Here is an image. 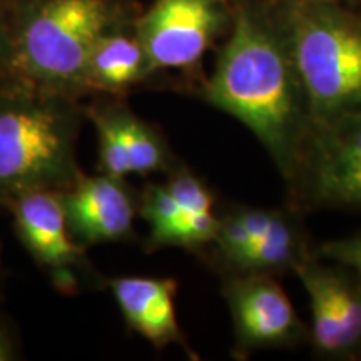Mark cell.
I'll list each match as a JSON object with an SVG mask.
<instances>
[{"instance_id": "6da1fadb", "label": "cell", "mask_w": 361, "mask_h": 361, "mask_svg": "<svg viewBox=\"0 0 361 361\" xmlns=\"http://www.w3.org/2000/svg\"><path fill=\"white\" fill-rule=\"evenodd\" d=\"M231 8V35L202 97L241 121L291 186L311 116L281 17L271 0H236Z\"/></svg>"}, {"instance_id": "7a4b0ae2", "label": "cell", "mask_w": 361, "mask_h": 361, "mask_svg": "<svg viewBox=\"0 0 361 361\" xmlns=\"http://www.w3.org/2000/svg\"><path fill=\"white\" fill-rule=\"evenodd\" d=\"M80 101L13 80L0 89V206L32 191H64L82 174L75 159Z\"/></svg>"}, {"instance_id": "3957f363", "label": "cell", "mask_w": 361, "mask_h": 361, "mask_svg": "<svg viewBox=\"0 0 361 361\" xmlns=\"http://www.w3.org/2000/svg\"><path fill=\"white\" fill-rule=\"evenodd\" d=\"M133 20L119 0H16L13 78L80 101L89 94L85 67L94 44Z\"/></svg>"}, {"instance_id": "277c9868", "label": "cell", "mask_w": 361, "mask_h": 361, "mask_svg": "<svg viewBox=\"0 0 361 361\" xmlns=\"http://www.w3.org/2000/svg\"><path fill=\"white\" fill-rule=\"evenodd\" d=\"M274 4L311 123L361 109V22L356 8L343 0Z\"/></svg>"}, {"instance_id": "5b68a950", "label": "cell", "mask_w": 361, "mask_h": 361, "mask_svg": "<svg viewBox=\"0 0 361 361\" xmlns=\"http://www.w3.org/2000/svg\"><path fill=\"white\" fill-rule=\"evenodd\" d=\"M290 189L301 206L361 213V109L311 123Z\"/></svg>"}, {"instance_id": "8992f818", "label": "cell", "mask_w": 361, "mask_h": 361, "mask_svg": "<svg viewBox=\"0 0 361 361\" xmlns=\"http://www.w3.org/2000/svg\"><path fill=\"white\" fill-rule=\"evenodd\" d=\"M4 207L11 211L17 239L54 290L74 296L101 279L85 247L71 234L59 191L42 189L20 194Z\"/></svg>"}, {"instance_id": "52a82bcc", "label": "cell", "mask_w": 361, "mask_h": 361, "mask_svg": "<svg viewBox=\"0 0 361 361\" xmlns=\"http://www.w3.org/2000/svg\"><path fill=\"white\" fill-rule=\"evenodd\" d=\"M231 12L228 0H154L133 20L152 74L192 69L231 22Z\"/></svg>"}, {"instance_id": "ba28073f", "label": "cell", "mask_w": 361, "mask_h": 361, "mask_svg": "<svg viewBox=\"0 0 361 361\" xmlns=\"http://www.w3.org/2000/svg\"><path fill=\"white\" fill-rule=\"evenodd\" d=\"M291 271L310 296L316 351L326 358H361V290L350 271L310 255Z\"/></svg>"}, {"instance_id": "9c48e42d", "label": "cell", "mask_w": 361, "mask_h": 361, "mask_svg": "<svg viewBox=\"0 0 361 361\" xmlns=\"http://www.w3.org/2000/svg\"><path fill=\"white\" fill-rule=\"evenodd\" d=\"M239 353L296 345L305 335L291 300L268 273H238L224 284Z\"/></svg>"}, {"instance_id": "30bf717a", "label": "cell", "mask_w": 361, "mask_h": 361, "mask_svg": "<svg viewBox=\"0 0 361 361\" xmlns=\"http://www.w3.org/2000/svg\"><path fill=\"white\" fill-rule=\"evenodd\" d=\"M84 116L94 124L99 141V173L128 178L169 171L173 164L168 144L157 129L134 114L121 97L84 107Z\"/></svg>"}, {"instance_id": "8fae6325", "label": "cell", "mask_w": 361, "mask_h": 361, "mask_svg": "<svg viewBox=\"0 0 361 361\" xmlns=\"http://www.w3.org/2000/svg\"><path fill=\"white\" fill-rule=\"evenodd\" d=\"M59 196L71 234L85 250L134 238L139 196L124 178L82 173Z\"/></svg>"}, {"instance_id": "7c38bea8", "label": "cell", "mask_w": 361, "mask_h": 361, "mask_svg": "<svg viewBox=\"0 0 361 361\" xmlns=\"http://www.w3.org/2000/svg\"><path fill=\"white\" fill-rule=\"evenodd\" d=\"M104 284L111 290L130 331L141 335L157 350L171 345L188 350L176 313L178 283L173 278L117 276L106 279Z\"/></svg>"}, {"instance_id": "4fadbf2b", "label": "cell", "mask_w": 361, "mask_h": 361, "mask_svg": "<svg viewBox=\"0 0 361 361\" xmlns=\"http://www.w3.org/2000/svg\"><path fill=\"white\" fill-rule=\"evenodd\" d=\"M152 75L133 22L104 32L94 44L85 67L89 94L121 97Z\"/></svg>"}, {"instance_id": "5bb4252c", "label": "cell", "mask_w": 361, "mask_h": 361, "mask_svg": "<svg viewBox=\"0 0 361 361\" xmlns=\"http://www.w3.org/2000/svg\"><path fill=\"white\" fill-rule=\"evenodd\" d=\"M303 247L295 221L278 211L268 233L252 241L228 264L238 273H278L286 268L293 269L298 261L305 258L308 252Z\"/></svg>"}, {"instance_id": "9a60e30c", "label": "cell", "mask_w": 361, "mask_h": 361, "mask_svg": "<svg viewBox=\"0 0 361 361\" xmlns=\"http://www.w3.org/2000/svg\"><path fill=\"white\" fill-rule=\"evenodd\" d=\"M137 214L149 224L146 250L179 246L180 231L191 214L186 213L166 184H147L139 194Z\"/></svg>"}, {"instance_id": "2e32d148", "label": "cell", "mask_w": 361, "mask_h": 361, "mask_svg": "<svg viewBox=\"0 0 361 361\" xmlns=\"http://www.w3.org/2000/svg\"><path fill=\"white\" fill-rule=\"evenodd\" d=\"M166 186L173 192L176 201L179 202V206L186 213L213 211V194H211L209 189L206 188V184L197 176L189 173V171H176L168 183H166Z\"/></svg>"}, {"instance_id": "e0dca14e", "label": "cell", "mask_w": 361, "mask_h": 361, "mask_svg": "<svg viewBox=\"0 0 361 361\" xmlns=\"http://www.w3.org/2000/svg\"><path fill=\"white\" fill-rule=\"evenodd\" d=\"M318 256L350 271L361 290V231L353 236L323 243L318 247Z\"/></svg>"}, {"instance_id": "ac0fdd59", "label": "cell", "mask_w": 361, "mask_h": 361, "mask_svg": "<svg viewBox=\"0 0 361 361\" xmlns=\"http://www.w3.org/2000/svg\"><path fill=\"white\" fill-rule=\"evenodd\" d=\"M16 0H0V89L16 80L12 69V27Z\"/></svg>"}, {"instance_id": "d6986e66", "label": "cell", "mask_w": 361, "mask_h": 361, "mask_svg": "<svg viewBox=\"0 0 361 361\" xmlns=\"http://www.w3.org/2000/svg\"><path fill=\"white\" fill-rule=\"evenodd\" d=\"M278 211H269V209H258V207H241V209H236L238 218L241 219L243 226L246 228L247 234L252 241L263 238L266 233H268L269 226L273 224L274 216H276Z\"/></svg>"}, {"instance_id": "ffe728a7", "label": "cell", "mask_w": 361, "mask_h": 361, "mask_svg": "<svg viewBox=\"0 0 361 361\" xmlns=\"http://www.w3.org/2000/svg\"><path fill=\"white\" fill-rule=\"evenodd\" d=\"M20 343L16 329L0 311V361H12L20 358Z\"/></svg>"}, {"instance_id": "44dd1931", "label": "cell", "mask_w": 361, "mask_h": 361, "mask_svg": "<svg viewBox=\"0 0 361 361\" xmlns=\"http://www.w3.org/2000/svg\"><path fill=\"white\" fill-rule=\"evenodd\" d=\"M0 252H2V247H0ZM6 269H4V264H2V256H0V300H2V291H4V286H6Z\"/></svg>"}, {"instance_id": "7402d4cb", "label": "cell", "mask_w": 361, "mask_h": 361, "mask_svg": "<svg viewBox=\"0 0 361 361\" xmlns=\"http://www.w3.org/2000/svg\"><path fill=\"white\" fill-rule=\"evenodd\" d=\"M343 2H346V4H348V6L356 8L361 4V0H343Z\"/></svg>"}, {"instance_id": "603a6c76", "label": "cell", "mask_w": 361, "mask_h": 361, "mask_svg": "<svg viewBox=\"0 0 361 361\" xmlns=\"http://www.w3.org/2000/svg\"><path fill=\"white\" fill-rule=\"evenodd\" d=\"M356 12H358V17H360V22H361V4L358 7H356Z\"/></svg>"}, {"instance_id": "cb8c5ba5", "label": "cell", "mask_w": 361, "mask_h": 361, "mask_svg": "<svg viewBox=\"0 0 361 361\" xmlns=\"http://www.w3.org/2000/svg\"><path fill=\"white\" fill-rule=\"evenodd\" d=\"M273 2H286V0H273Z\"/></svg>"}]
</instances>
